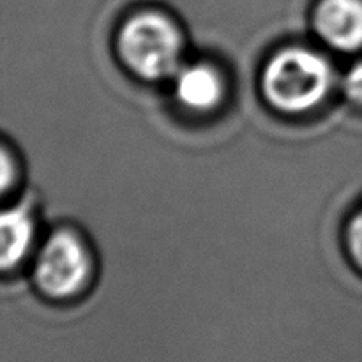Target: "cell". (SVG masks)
I'll return each mask as SVG.
<instances>
[{"instance_id":"cell-6","label":"cell","mask_w":362,"mask_h":362,"mask_svg":"<svg viewBox=\"0 0 362 362\" xmlns=\"http://www.w3.org/2000/svg\"><path fill=\"white\" fill-rule=\"evenodd\" d=\"M2 267H16L30 251L35 226L32 216L23 207L9 209L2 214Z\"/></svg>"},{"instance_id":"cell-5","label":"cell","mask_w":362,"mask_h":362,"mask_svg":"<svg viewBox=\"0 0 362 362\" xmlns=\"http://www.w3.org/2000/svg\"><path fill=\"white\" fill-rule=\"evenodd\" d=\"M173 92L184 108L209 112L221 103L225 81L219 71L209 64H187L173 74Z\"/></svg>"},{"instance_id":"cell-1","label":"cell","mask_w":362,"mask_h":362,"mask_svg":"<svg viewBox=\"0 0 362 362\" xmlns=\"http://www.w3.org/2000/svg\"><path fill=\"white\" fill-rule=\"evenodd\" d=\"M334 80L331 64L308 48H286L276 53L262 76L265 98L286 113H304L320 105Z\"/></svg>"},{"instance_id":"cell-4","label":"cell","mask_w":362,"mask_h":362,"mask_svg":"<svg viewBox=\"0 0 362 362\" xmlns=\"http://www.w3.org/2000/svg\"><path fill=\"white\" fill-rule=\"evenodd\" d=\"M318 35L339 52L362 48V0H322L315 11Z\"/></svg>"},{"instance_id":"cell-8","label":"cell","mask_w":362,"mask_h":362,"mask_svg":"<svg viewBox=\"0 0 362 362\" xmlns=\"http://www.w3.org/2000/svg\"><path fill=\"white\" fill-rule=\"evenodd\" d=\"M346 240H349V250L356 264L362 269V207L356 212L349 225L346 232Z\"/></svg>"},{"instance_id":"cell-2","label":"cell","mask_w":362,"mask_h":362,"mask_svg":"<svg viewBox=\"0 0 362 362\" xmlns=\"http://www.w3.org/2000/svg\"><path fill=\"white\" fill-rule=\"evenodd\" d=\"M119 52L134 74L145 80H163L179 71L182 35L163 14H136L120 30Z\"/></svg>"},{"instance_id":"cell-3","label":"cell","mask_w":362,"mask_h":362,"mask_svg":"<svg viewBox=\"0 0 362 362\" xmlns=\"http://www.w3.org/2000/svg\"><path fill=\"white\" fill-rule=\"evenodd\" d=\"M90 274V257L74 233L57 232L41 247L35 260L34 278L49 297L66 299L83 288Z\"/></svg>"},{"instance_id":"cell-7","label":"cell","mask_w":362,"mask_h":362,"mask_svg":"<svg viewBox=\"0 0 362 362\" xmlns=\"http://www.w3.org/2000/svg\"><path fill=\"white\" fill-rule=\"evenodd\" d=\"M343 90L346 98L362 105V59L357 60L343 76Z\"/></svg>"}]
</instances>
